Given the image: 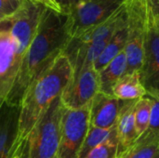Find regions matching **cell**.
<instances>
[{
    "label": "cell",
    "mask_w": 159,
    "mask_h": 158,
    "mask_svg": "<svg viewBox=\"0 0 159 158\" xmlns=\"http://www.w3.org/2000/svg\"><path fill=\"white\" fill-rule=\"evenodd\" d=\"M70 40L67 14L46 7L6 102L20 107L31 84L62 54Z\"/></svg>",
    "instance_id": "1"
},
{
    "label": "cell",
    "mask_w": 159,
    "mask_h": 158,
    "mask_svg": "<svg viewBox=\"0 0 159 158\" xmlns=\"http://www.w3.org/2000/svg\"><path fill=\"white\" fill-rule=\"evenodd\" d=\"M73 77L68 58L61 54L28 88L20 106L19 134L16 143L26 139L51 102L61 97Z\"/></svg>",
    "instance_id": "2"
},
{
    "label": "cell",
    "mask_w": 159,
    "mask_h": 158,
    "mask_svg": "<svg viewBox=\"0 0 159 158\" xmlns=\"http://www.w3.org/2000/svg\"><path fill=\"white\" fill-rule=\"evenodd\" d=\"M64 107L56 98L30 131L24 142L26 158H55L60 143L61 120Z\"/></svg>",
    "instance_id": "3"
},
{
    "label": "cell",
    "mask_w": 159,
    "mask_h": 158,
    "mask_svg": "<svg viewBox=\"0 0 159 158\" xmlns=\"http://www.w3.org/2000/svg\"><path fill=\"white\" fill-rule=\"evenodd\" d=\"M149 0H127L128 39L124 52L127 58L126 74L140 72L143 61L147 30Z\"/></svg>",
    "instance_id": "4"
},
{
    "label": "cell",
    "mask_w": 159,
    "mask_h": 158,
    "mask_svg": "<svg viewBox=\"0 0 159 158\" xmlns=\"http://www.w3.org/2000/svg\"><path fill=\"white\" fill-rule=\"evenodd\" d=\"M126 2L127 0H80L67 13V30L70 39L103 23Z\"/></svg>",
    "instance_id": "5"
},
{
    "label": "cell",
    "mask_w": 159,
    "mask_h": 158,
    "mask_svg": "<svg viewBox=\"0 0 159 158\" xmlns=\"http://www.w3.org/2000/svg\"><path fill=\"white\" fill-rule=\"evenodd\" d=\"M89 129V104L62 111L61 137L56 158H78Z\"/></svg>",
    "instance_id": "6"
},
{
    "label": "cell",
    "mask_w": 159,
    "mask_h": 158,
    "mask_svg": "<svg viewBox=\"0 0 159 158\" xmlns=\"http://www.w3.org/2000/svg\"><path fill=\"white\" fill-rule=\"evenodd\" d=\"M46 7L41 3L22 0L18 10L7 18L10 35L21 61L37 32L42 14Z\"/></svg>",
    "instance_id": "7"
},
{
    "label": "cell",
    "mask_w": 159,
    "mask_h": 158,
    "mask_svg": "<svg viewBox=\"0 0 159 158\" xmlns=\"http://www.w3.org/2000/svg\"><path fill=\"white\" fill-rule=\"evenodd\" d=\"M140 74L147 96L159 94V23L151 6L148 10L143 61Z\"/></svg>",
    "instance_id": "8"
},
{
    "label": "cell",
    "mask_w": 159,
    "mask_h": 158,
    "mask_svg": "<svg viewBox=\"0 0 159 158\" xmlns=\"http://www.w3.org/2000/svg\"><path fill=\"white\" fill-rule=\"evenodd\" d=\"M99 91V74L94 67H89L73 74L61 101L66 109H80L88 106Z\"/></svg>",
    "instance_id": "9"
},
{
    "label": "cell",
    "mask_w": 159,
    "mask_h": 158,
    "mask_svg": "<svg viewBox=\"0 0 159 158\" xmlns=\"http://www.w3.org/2000/svg\"><path fill=\"white\" fill-rule=\"evenodd\" d=\"M20 63L7 18L0 23V109L12 88Z\"/></svg>",
    "instance_id": "10"
},
{
    "label": "cell",
    "mask_w": 159,
    "mask_h": 158,
    "mask_svg": "<svg viewBox=\"0 0 159 158\" xmlns=\"http://www.w3.org/2000/svg\"><path fill=\"white\" fill-rule=\"evenodd\" d=\"M124 101L99 91L89 103V126L110 129L116 126Z\"/></svg>",
    "instance_id": "11"
},
{
    "label": "cell",
    "mask_w": 159,
    "mask_h": 158,
    "mask_svg": "<svg viewBox=\"0 0 159 158\" xmlns=\"http://www.w3.org/2000/svg\"><path fill=\"white\" fill-rule=\"evenodd\" d=\"M20 107L5 102L0 109V158H10L19 134Z\"/></svg>",
    "instance_id": "12"
},
{
    "label": "cell",
    "mask_w": 159,
    "mask_h": 158,
    "mask_svg": "<svg viewBox=\"0 0 159 158\" xmlns=\"http://www.w3.org/2000/svg\"><path fill=\"white\" fill-rule=\"evenodd\" d=\"M135 101H124L116 123V130L119 142V153L129 147L139 137L135 126ZM118 153V154H119Z\"/></svg>",
    "instance_id": "13"
},
{
    "label": "cell",
    "mask_w": 159,
    "mask_h": 158,
    "mask_svg": "<svg viewBox=\"0 0 159 158\" xmlns=\"http://www.w3.org/2000/svg\"><path fill=\"white\" fill-rule=\"evenodd\" d=\"M116 158H159V134L147 129Z\"/></svg>",
    "instance_id": "14"
},
{
    "label": "cell",
    "mask_w": 159,
    "mask_h": 158,
    "mask_svg": "<svg viewBox=\"0 0 159 158\" xmlns=\"http://www.w3.org/2000/svg\"><path fill=\"white\" fill-rule=\"evenodd\" d=\"M113 96L120 101H135L147 96L140 72L125 74L114 86Z\"/></svg>",
    "instance_id": "15"
},
{
    "label": "cell",
    "mask_w": 159,
    "mask_h": 158,
    "mask_svg": "<svg viewBox=\"0 0 159 158\" xmlns=\"http://www.w3.org/2000/svg\"><path fill=\"white\" fill-rule=\"evenodd\" d=\"M127 58L124 51L113 59L99 74L100 91L108 95H113V88L117 81L126 74Z\"/></svg>",
    "instance_id": "16"
},
{
    "label": "cell",
    "mask_w": 159,
    "mask_h": 158,
    "mask_svg": "<svg viewBox=\"0 0 159 158\" xmlns=\"http://www.w3.org/2000/svg\"><path fill=\"white\" fill-rule=\"evenodd\" d=\"M128 39V24L126 20L116 29L110 40L108 41L103 51L95 61L93 67L97 72H100L113 59H115L119 53L124 51Z\"/></svg>",
    "instance_id": "17"
},
{
    "label": "cell",
    "mask_w": 159,
    "mask_h": 158,
    "mask_svg": "<svg viewBox=\"0 0 159 158\" xmlns=\"http://www.w3.org/2000/svg\"><path fill=\"white\" fill-rule=\"evenodd\" d=\"M152 104L153 101L149 97H143L136 102L134 115L138 137L143 135L149 129Z\"/></svg>",
    "instance_id": "18"
},
{
    "label": "cell",
    "mask_w": 159,
    "mask_h": 158,
    "mask_svg": "<svg viewBox=\"0 0 159 158\" xmlns=\"http://www.w3.org/2000/svg\"><path fill=\"white\" fill-rule=\"evenodd\" d=\"M113 129H114V127L110 129H104L92 128L89 126V129L88 131V134H87L84 143L82 145L78 158L87 157L88 155L95 147H97L99 144L102 143L104 141H106L109 138Z\"/></svg>",
    "instance_id": "19"
},
{
    "label": "cell",
    "mask_w": 159,
    "mask_h": 158,
    "mask_svg": "<svg viewBox=\"0 0 159 158\" xmlns=\"http://www.w3.org/2000/svg\"><path fill=\"white\" fill-rule=\"evenodd\" d=\"M119 153V142L116 135V126L109 138L95 147L86 158H116Z\"/></svg>",
    "instance_id": "20"
},
{
    "label": "cell",
    "mask_w": 159,
    "mask_h": 158,
    "mask_svg": "<svg viewBox=\"0 0 159 158\" xmlns=\"http://www.w3.org/2000/svg\"><path fill=\"white\" fill-rule=\"evenodd\" d=\"M149 98L152 99L153 104L151 109L150 124L148 129L159 134V94L150 96Z\"/></svg>",
    "instance_id": "21"
},
{
    "label": "cell",
    "mask_w": 159,
    "mask_h": 158,
    "mask_svg": "<svg viewBox=\"0 0 159 158\" xmlns=\"http://www.w3.org/2000/svg\"><path fill=\"white\" fill-rule=\"evenodd\" d=\"M22 0H0V16L8 18L20 7Z\"/></svg>",
    "instance_id": "22"
},
{
    "label": "cell",
    "mask_w": 159,
    "mask_h": 158,
    "mask_svg": "<svg viewBox=\"0 0 159 158\" xmlns=\"http://www.w3.org/2000/svg\"><path fill=\"white\" fill-rule=\"evenodd\" d=\"M80 0H57V4L62 13L67 14Z\"/></svg>",
    "instance_id": "23"
},
{
    "label": "cell",
    "mask_w": 159,
    "mask_h": 158,
    "mask_svg": "<svg viewBox=\"0 0 159 158\" xmlns=\"http://www.w3.org/2000/svg\"><path fill=\"white\" fill-rule=\"evenodd\" d=\"M10 158H26L25 157V150H24L23 141L20 143H16L15 150Z\"/></svg>",
    "instance_id": "24"
},
{
    "label": "cell",
    "mask_w": 159,
    "mask_h": 158,
    "mask_svg": "<svg viewBox=\"0 0 159 158\" xmlns=\"http://www.w3.org/2000/svg\"><path fill=\"white\" fill-rule=\"evenodd\" d=\"M41 3L45 7H47L48 8H51L53 10L61 12V9H60V7H59V6H58V4H57V0H41Z\"/></svg>",
    "instance_id": "25"
},
{
    "label": "cell",
    "mask_w": 159,
    "mask_h": 158,
    "mask_svg": "<svg viewBox=\"0 0 159 158\" xmlns=\"http://www.w3.org/2000/svg\"><path fill=\"white\" fill-rule=\"evenodd\" d=\"M149 2L155 14L159 16V0H149Z\"/></svg>",
    "instance_id": "26"
},
{
    "label": "cell",
    "mask_w": 159,
    "mask_h": 158,
    "mask_svg": "<svg viewBox=\"0 0 159 158\" xmlns=\"http://www.w3.org/2000/svg\"><path fill=\"white\" fill-rule=\"evenodd\" d=\"M32 2H35V3H41V0H30ZM42 4V3H41Z\"/></svg>",
    "instance_id": "27"
},
{
    "label": "cell",
    "mask_w": 159,
    "mask_h": 158,
    "mask_svg": "<svg viewBox=\"0 0 159 158\" xmlns=\"http://www.w3.org/2000/svg\"><path fill=\"white\" fill-rule=\"evenodd\" d=\"M5 19H7V18H3V17H1V16H0V23H1Z\"/></svg>",
    "instance_id": "28"
},
{
    "label": "cell",
    "mask_w": 159,
    "mask_h": 158,
    "mask_svg": "<svg viewBox=\"0 0 159 158\" xmlns=\"http://www.w3.org/2000/svg\"><path fill=\"white\" fill-rule=\"evenodd\" d=\"M157 20H158V23H159V16H157Z\"/></svg>",
    "instance_id": "29"
},
{
    "label": "cell",
    "mask_w": 159,
    "mask_h": 158,
    "mask_svg": "<svg viewBox=\"0 0 159 158\" xmlns=\"http://www.w3.org/2000/svg\"><path fill=\"white\" fill-rule=\"evenodd\" d=\"M55 158H56V157H55Z\"/></svg>",
    "instance_id": "30"
}]
</instances>
